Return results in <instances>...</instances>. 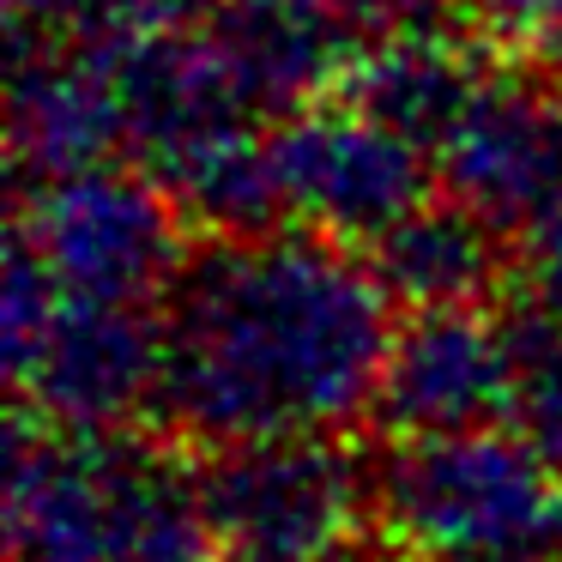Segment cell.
Wrapping results in <instances>:
<instances>
[{
	"label": "cell",
	"mask_w": 562,
	"mask_h": 562,
	"mask_svg": "<svg viewBox=\"0 0 562 562\" xmlns=\"http://www.w3.org/2000/svg\"><path fill=\"white\" fill-rule=\"evenodd\" d=\"M13 381L43 424L134 429L146 412H158L164 315L146 303L61 296L43 339L13 363Z\"/></svg>",
	"instance_id": "7"
},
{
	"label": "cell",
	"mask_w": 562,
	"mask_h": 562,
	"mask_svg": "<svg viewBox=\"0 0 562 562\" xmlns=\"http://www.w3.org/2000/svg\"><path fill=\"white\" fill-rule=\"evenodd\" d=\"M103 49L122 98V146L158 182H176L200 151L255 127L206 31H151Z\"/></svg>",
	"instance_id": "10"
},
{
	"label": "cell",
	"mask_w": 562,
	"mask_h": 562,
	"mask_svg": "<svg viewBox=\"0 0 562 562\" xmlns=\"http://www.w3.org/2000/svg\"><path fill=\"white\" fill-rule=\"evenodd\" d=\"M200 472L134 429L19 424L7 436L13 562H212Z\"/></svg>",
	"instance_id": "2"
},
{
	"label": "cell",
	"mask_w": 562,
	"mask_h": 562,
	"mask_svg": "<svg viewBox=\"0 0 562 562\" xmlns=\"http://www.w3.org/2000/svg\"><path fill=\"white\" fill-rule=\"evenodd\" d=\"M550 562H562V557H550Z\"/></svg>",
	"instance_id": "22"
},
{
	"label": "cell",
	"mask_w": 562,
	"mask_h": 562,
	"mask_svg": "<svg viewBox=\"0 0 562 562\" xmlns=\"http://www.w3.org/2000/svg\"><path fill=\"white\" fill-rule=\"evenodd\" d=\"M218 0H74L67 31L91 43H134L151 31H188L194 19H212Z\"/></svg>",
	"instance_id": "16"
},
{
	"label": "cell",
	"mask_w": 562,
	"mask_h": 562,
	"mask_svg": "<svg viewBox=\"0 0 562 562\" xmlns=\"http://www.w3.org/2000/svg\"><path fill=\"white\" fill-rule=\"evenodd\" d=\"M508 417L562 472V315L526 296L508 321Z\"/></svg>",
	"instance_id": "15"
},
{
	"label": "cell",
	"mask_w": 562,
	"mask_h": 562,
	"mask_svg": "<svg viewBox=\"0 0 562 562\" xmlns=\"http://www.w3.org/2000/svg\"><path fill=\"white\" fill-rule=\"evenodd\" d=\"M231 562H255V557H231ZM327 562H339V557H327Z\"/></svg>",
	"instance_id": "21"
},
{
	"label": "cell",
	"mask_w": 562,
	"mask_h": 562,
	"mask_svg": "<svg viewBox=\"0 0 562 562\" xmlns=\"http://www.w3.org/2000/svg\"><path fill=\"white\" fill-rule=\"evenodd\" d=\"M284 212L321 236L369 248L429 194V151L345 103H303L272 127Z\"/></svg>",
	"instance_id": "6"
},
{
	"label": "cell",
	"mask_w": 562,
	"mask_h": 562,
	"mask_svg": "<svg viewBox=\"0 0 562 562\" xmlns=\"http://www.w3.org/2000/svg\"><path fill=\"white\" fill-rule=\"evenodd\" d=\"M387 303L369 255L308 224L194 243L158 296L164 429L231 448L357 424L387 369Z\"/></svg>",
	"instance_id": "1"
},
{
	"label": "cell",
	"mask_w": 562,
	"mask_h": 562,
	"mask_svg": "<svg viewBox=\"0 0 562 562\" xmlns=\"http://www.w3.org/2000/svg\"><path fill=\"white\" fill-rule=\"evenodd\" d=\"M508 248L514 236L496 231L477 206L441 188V200H417L400 224L369 243V267L387 284L393 303L405 308H453V303H484L508 279Z\"/></svg>",
	"instance_id": "14"
},
{
	"label": "cell",
	"mask_w": 562,
	"mask_h": 562,
	"mask_svg": "<svg viewBox=\"0 0 562 562\" xmlns=\"http://www.w3.org/2000/svg\"><path fill=\"white\" fill-rule=\"evenodd\" d=\"M375 417L393 436H453L508 417V333L477 303L412 308L393 327Z\"/></svg>",
	"instance_id": "11"
},
{
	"label": "cell",
	"mask_w": 562,
	"mask_h": 562,
	"mask_svg": "<svg viewBox=\"0 0 562 562\" xmlns=\"http://www.w3.org/2000/svg\"><path fill=\"white\" fill-rule=\"evenodd\" d=\"M7 151L25 188L98 170L122 146V98H115L110 49L79 31L19 37L13 103H7Z\"/></svg>",
	"instance_id": "9"
},
{
	"label": "cell",
	"mask_w": 562,
	"mask_h": 562,
	"mask_svg": "<svg viewBox=\"0 0 562 562\" xmlns=\"http://www.w3.org/2000/svg\"><path fill=\"white\" fill-rule=\"evenodd\" d=\"M436 164L448 194L514 243H538L562 224V98L526 79H490Z\"/></svg>",
	"instance_id": "8"
},
{
	"label": "cell",
	"mask_w": 562,
	"mask_h": 562,
	"mask_svg": "<svg viewBox=\"0 0 562 562\" xmlns=\"http://www.w3.org/2000/svg\"><path fill=\"white\" fill-rule=\"evenodd\" d=\"M412 562H460V557H412Z\"/></svg>",
	"instance_id": "20"
},
{
	"label": "cell",
	"mask_w": 562,
	"mask_h": 562,
	"mask_svg": "<svg viewBox=\"0 0 562 562\" xmlns=\"http://www.w3.org/2000/svg\"><path fill=\"white\" fill-rule=\"evenodd\" d=\"M206 37L255 122H284L303 103H321V91L345 79L357 55V31L345 19L291 0H224L212 7Z\"/></svg>",
	"instance_id": "13"
},
{
	"label": "cell",
	"mask_w": 562,
	"mask_h": 562,
	"mask_svg": "<svg viewBox=\"0 0 562 562\" xmlns=\"http://www.w3.org/2000/svg\"><path fill=\"white\" fill-rule=\"evenodd\" d=\"M291 7H315V13H333L357 31V49L381 31L405 25V19H424V13H448L453 0H291Z\"/></svg>",
	"instance_id": "18"
},
{
	"label": "cell",
	"mask_w": 562,
	"mask_h": 562,
	"mask_svg": "<svg viewBox=\"0 0 562 562\" xmlns=\"http://www.w3.org/2000/svg\"><path fill=\"white\" fill-rule=\"evenodd\" d=\"M453 13L496 43H544L562 55V0H453Z\"/></svg>",
	"instance_id": "17"
},
{
	"label": "cell",
	"mask_w": 562,
	"mask_h": 562,
	"mask_svg": "<svg viewBox=\"0 0 562 562\" xmlns=\"http://www.w3.org/2000/svg\"><path fill=\"white\" fill-rule=\"evenodd\" d=\"M465 31L472 25L448 7V13L405 19V25L369 37L345 67V98L436 158L477 103V91L496 79Z\"/></svg>",
	"instance_id": "12"
},
{
	"label": "cell",
	"mask_w": 562,
	"mask_h": 562,
	"mask_svg": "<svg viewBox=\"0 0 562 562\" xmlns=\"http://www.w3.org/2000/svg\"><path fill=\"white\" fill-rule=\"evenodd\" d=\"M74 0H7V19H13L19 37H37V31H67Z\"/></svg>",
	"instance_id": "19"
},
{
	"label": "cell",
	"mask_w": 562,
	"mask_h": 562,
	"mask_svg": "<svg viewBox=\"0 0 562 562\" xmlns=\"http://www.w3.org/2000/svg\"><path fill=\"white\" fill-rule=\"evenodd\" d=\"M200 496L231 557L327 562L369 508V472L333 436H260L212 448Z\"/></svg>",
	"instance_id": "4"
},
{
	"label": "cell",
	"mask_w": 562,
	"mask_h": 562,
	"mask_svg": "<svg viewBox=\"0 0 562 562\" xmlns=\"http://www.w3.org/2000/svg\"><path fill=\"white\" fill-rule=\"evenodd\" d=\"M381 532L412 557L550 562L562 557V472L514 429L393 436L369 472Z\"/></svg>",
	"instance_id": "3"
},
{
	"label": "cell",
	"mask_w": 562,
	"mask_h": 562,
	"mask_svg": "<svg viewBox=\"0 0 562 562\" xmlns=\"http://www.w3.org/2000/svg\"><path fill=\"white\" fill-rule=\"evenodd\" d=\"M182 224V206L158 176L115 164L25 188L19 212V236L43 255L61 291L103 303H158L188 255Z\"/></svg>",
	"instance_id": "5"
}]
</instances>
